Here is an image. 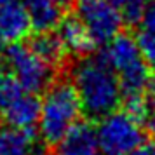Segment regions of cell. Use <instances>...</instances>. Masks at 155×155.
<instances>
[{"mask_svg":"<svg viewBox=\"0 0 155 155\" xmlns=\"http://www.w3.org/2000/svg\"><path fill=\"white\" fill-rule=\"evenodd\" d=\"M71 85L78 94L80 105L89 117L101 119L117 110L122 91L115 71L103 58H84L71 70Z\"/></svg>","mask_w":155,"mask_h":155,"instance_id":"cell-1","label":"cell"},{"mask_svg":"<svg viewBox=\"0 0 155 155\" xmlns=\"http://www.w3.org/2000/svg\"><path fill=\"white\" fill-rule=\"evenodd\" d=\"M103 59L119 78L122 96L140 94L152 89L150 64L141 54L138 40L131 35L119 33L106 42Z\"/></svg>","mask_w":155,"mask_h":155,"instance_id":"cell-2","label":"cell"},{"mask_svg":"<svg viewBox=\"0 0 155 155\" xmlns=\"http://www.w3.org/2000/svg\"><path fill=\"white\" fill-rule=\"evenodd\" d=\"M82 105L71 82H52L40 101L38 134L47 145H54L73 124L80 120Z\"/></svg>","mask_w":155,"mask_h":155,"instance_id":"cell-3","label":"cell"},{"mask_svg":"<svg viewBox=\"0 0 155 155\" xmlns=\"http://www.w3.org/2000/svg\"><path fill=\"white\" fill-rule=\"evenodd\" d=\"M96 134L101 155H129L140 143H143L145 131L143 124L131 113L126 110H113L101 117Z\"/></svg>","mask_w":155,"mask_h":155,"instance_id":"cell-4","label":"cell"},{"mask_svg":"<svg viewBox=\"0 0 155 155\" xmlns=\"http://www.w3.org/2000/svg\"><path fill=\"white\" fill-rule=\"evenodd\" d=\"M9 73L26 92H44L54 78V66L37 54L30 45L16 42L4 52Z\"/></svg>","mask_w":155,"mask_h":155,"instance_id":"cell-5","label":"cell"},{"mask_svg":"<svg viewBox=\"0 0 155 155\" xmlns=\"http://www.w3.org/2000/svg\"><path fill=\"white\" fill-rule=\"evenodd\" d=\"M75 12L96 45L106 44L119 35L124 25L122 16L108 0H77Z\"/></svg>","mask_w":155,"mask_h":155,"instance_id":"cell-6","label":"cell"},{"mask_svg":"<svg viewBox=\"0 0 155 155\" xmlns=\"http://www.w3.org/2000/svg\"><path fill=\"white\" fill-rule=\"evenodd\" d=\"M54 155H101L96 127L78 120L54 143Z\"/></svg>","mask_w":155,"mask_h":155,"instance_id":"cell-7","label":"cell"},{"mask_svg":"<svg viewBox=\"0 0 155 155\" xmlns=\"http://www.w3.org/2000/svg\"><path fill=\"white\" fill-rule=\"evenodd\" d=\"M0 112L4 113V119L7 120V126H12L21 131H33L38 122L40 113V101L35 94L21 91L14 99H11Z\"/></svg>","mask_w":155,"mask_h":155,"instance_id":"cell-8","label":"cell"},{"mask_svg":"<svg viewBox=\"0 0 155 155\" xmlns=\"http://www.w3.org/2000/svg\"><path fill=\"white\" fill-rule=\"evenodd\" d=\"M58 28V38L63 45L64 52L73 54V56H85L89 54L94 47L96 42L92 40V37L89 35V31L85 30V26L78 21V18H64L59 21Z\"/></svg>","mask_w":155,"mask_h":155,"instance_id":"cell-9","label":"cell"},{"mask_svg":"<svg viewBox=\"0 0 155 155\" xmlns=\"http://www.w3.org/2000/svg\"><path fill=\"white\" fill-rule=\"evenodd\" d=\"M28 14L19 2L0 4V37L5 42H19L30 31Z\"/></svg>","mask_w":155,"mask_h":155,"instance_id":"cell-10","label":"cell"},{"mask_svg":"<svg viewBox=\"0 0 155 155\" xmlns=\"http://www.w3.org/2000/svg\"><path fill=\"white\" fill-rule=\"evenodd\" d=\"M23 7L28 14L30 26L37 31H52L61 18V7L52 0H23Z\"/></svg>","mask_w":155,"mask_h":155,"instance_id":"cell-11","label":"cell"},{"mask_svg":"<svg viewBox=\"0 0 155 155\" xmlns=\"http://www.w3.org/2000/svg\"><path fill=\"white\" fill-rule=\"evenodd\" d=\"M37 145H33L30 131L12 126L0 127V155H33Z\"/></svg>","mask_w":155,"mask_h":155,"instance_id":"cell-12","label":"cell"},{"mask_svg":"<svg viewBox=\"0 0 155 155\" xmlns=\"http://www.w3.org/2000/svg\"><path fill=\"white\" fill-rule=\"evenodd\" d=\"M28 45L52 66H56L64 54V49L58 35L51 33V31H37V37L31 38V42Z\"/></svg>","mask_w":155,"mask_h":155,"instance_id":"cell-13","label":"cell"},{"mask_svg":"<svg viewBox=\"0 0 155 155\" xmlns=\"http://www.w3.org/2000/svg\"><path fill=\"white\" fill-rule=\"evenodd\" d=\"M119 11L124 23H140L147 0H108Z\"/></svg>","mask_w":155,"mask_h":155,"instance_id":"cell-14","label":"cell"},{"mask_svg":"<svg viewBox=\"0 0 155 155\" xmlns=\"http://www.w3.org/2000/svg\"><path fill=\"white\" fill-rule=\"evenodd\" d=\"M21 91H25V89L18 84V80L9 71H0V110L11 99H14Z\"/></svg>","mask_w":155,"mask_h":155,"instance_id":"cell-15","label":"cell"},{"mask_svg":"<svg viewBox=\"0 0 155 155\" xmlns=\"http://www.w3.org/2000/svg\"><path fill=\"white\" fill-rule=\"evenodd\" d=\"M140 23L145 31L155 33V0H147V5L143 9Z\"/></svg>","mask_w":155,"mask_h":155,"instance_id":"cell-16","label":"cell"},{"mask_svg":"<svg viewBox=\"0 0 155 155\" xmlns=\"http://www.w3.org/2000/svg\"><path fill=\"white\" fill-rule=\"evenodd\" d=\"M129 155H155V140L140 143Z\"/></svg>","mask_w":155,"mask_h":155,"instance_id":"cell-17","label":"cell"},{"mask_svg":"<svg viewBox=\"0 0 155 155\" xmlns=\"http://www.w3.org/2000/svg\"><path fill=\"white\" fill-rule=\"evenodd\" d=\"M141 124H143V127H145L152 136H155V108L148 113L145 119L141 120Z\"/></svg>","mask_w":155,"mask_h":155,"instance_id":"cell-18","label":"cell"},{"mask_svg":"<svg viewBox=\"0 0 155 155\" xmlns=\"http://www.w3.org/2000/svg\"><path fill=\"white\" fill-rule=\"evenodd\" d=\"M56 5H59L61 9H64V7H70V5H73L77 0H52Z\"/></svg>","mask_w":155,"mask_h":155,"instance_id":"cell-19","label":"cell"},{"mask_svg":"<svg viewBox=\"0 0 155 155\" xmlns=\"http://www.w3.org/2000/svg\"><path fill=\"white\" fill-rule=\"evenodd\" d=\"M147 63L150 64V68H152V71H153V77H155V54L150 59H147Z\"/></svg>","mask_w":155,"mask_h":155,"instance_id":"cell-20","label":"cell"},{"mask_svg":"<svg viewBox=\"0 0 155 155\" xmlns=\"http://www.w3.org/2000/svg\"><path fill=\"white\" fill-rule=\"evenodd\" d=\"M4 52H5V40L0 37V58L4 56Z\"/></svg>","mask_w":155,"mask_h":155,"instance_id":"cell-21","label":"cell"},{"mask_svg":"<svg viewBox=\"0 0 155 155\" xmlns=\"http://www.w3.org/2000/svg\"><path fill=\"white\" fill-rule=\"evenodd\" d=\"M33 155H45V152H44L42 148H38V147H37V150H35V153H33Z\"/></svg>","mask_w":155,"mask_h":155,"instance_id":"cell-22","label":"cell"},{"mask_svg":"<svg viewBox=\"0 0 155 155\" xmlns=\"http://www.w3.org/2000/svg\"><path fill=\"white\" fill-rule=\"evenodd\" d=\"M11 2H18V0H0V4H11Z\"/></svg>","mask_w":155,"mask_h":155,"instance_id":"cell-23","label":"cell"}]
</instances>
